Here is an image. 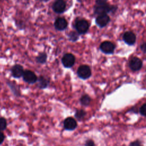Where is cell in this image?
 Wrapping results in <instances>:
<instances>
[{"instance_id":"6da1fadb","label":"cell","mask_w":146,"mask_h":146,"mask_svg":"<svg viewBox=\"0 0 146 146\" xmlns=\"http://www.w3.org/2000/svg\"><path fill=\"white\" fill-rule=\"evenodd\" d=\"M117 6L116 5H111L107 3L102 5H95L94 6V14L95 15H98L102 14L114 13L116 11Z\"/></svg>"},{"instance_id":"7a4b0ae2","label":"cell","mask_w":146,"mask_h":146,"mask_svg":"<svg viewBox=\"0 0 146 146\" xmlns=\"http://www.w3.org/2000/svg\"><path fill=\"white\" fill-rule=\"evenodd\" d=\"M89 27L88 22L84 19H79L75 21V28L79 34H86L88 31Z\"/></svg>"},{"instance_id":"3957f363","label":"cell","mask_w":146,"mask_h":146,"mask_svg":"<svg viewBox=\"0 0 146 146\" xmlns=\"http://www.w3.org/2000/svg\"><path fill=\"white\" fill-rule=\"evenodd\" d=\"M116 46L112 42L106 40L103 42L100 45V50L106 54H112L114 52Z\"/></svg>"},{"instance_id":"277c9868","label":"cell","mask_w":146,"mask_h":146,"mask_svg":"<svg viewBox=\"0 0 146 146\" xmlns=\"http://www.w3.org/2000/svg\"><path fill=\"white\" fill-rule=\"evenodd\" d=\"M77 75L82 79H88L91 75V70L87 65H81L77 70Z\"/></svg>"},{"instance_id":"5b68a950","label":"cell","mask_w":146,"mask_h":146,"mask_svg":"<svg viewBox=\"0 0 146 146\" xmlns=\"http://www.w3.org/2000/svg\"><path fill=\"white\" fill-rule=\"evenodd\" d=\"M61 62L64 67L71 68L74 65L75 62V57L72 54L67 53L63 56L61 59Z\"/></svg>"},{"instance_id":"8992f818","label":"cell","mask_w":146,"mask_h":146,"mask_svg":"<svg viewBox=\"0 0 146 146\" xmlns=\"http://www.w3.org/2000/svg\"><path fill=\"white\" fill-rule=\"evenodd\" d=\"M66 8V2L64 0H55L52 5V9L57 14L64 12Z\"/></svg>"},{"instance_id":"52a82bcc","label":"cell","mask_w":146,"mask_h":146,"mask_svg":"<svg viewBox=\"0 0 146 146\" xmlns=\"http://www.w3.org/2000/svg\"><path fill=\"white\" fill-rule=\"evenodd\" d=\"M110 17L108 14H102L97 15L95 19V23L100 28L106 27L110 22Z\"/></svg>"},{"instance_id":"ba28073f","label":"cell","mask_w":146,"mask_h":146,"mask_svg":"<svg viewBox=\"0 0 146 146\" xmlns=\"http://www.w3.org/2000/svg\"><path fill=\"white\" fill-rule=\"evenodd\" d=\"M129 67L133 71H137L143 67V62L138 57H133L129 62Z\"/></svg>"},{"instance_id":"9c48e42d","label":"cell","mask_w":146,"mask_h":146,"mask_svg":"<svg viewBox=\"0 0 146 146\" xmlns=\"http://www.w3.org/2000/svg\"><path fill=\"white\" fill-rule=\"evenodd\" d=\"M123 39L129 46H133L136 40V35L131 31H125L123 35Z\"/></svg>"},{"instance_id":"30bf717a","label":"cell","mask_w":146,"mask_h":146,"mask_svg":"<svg viewBox=\"0 0 146 146\" xmlns=\"http://www.w3.org/2000/svg\"><path fill=\"white\" fill-rule=\"evenodd\" d=\"M22 76L23 80L30 84H33L38 80V78L35 74L30 70L24 71Z\"/></svg>"},{"instance_id":"8fae6325","label":"cell","mask_w":146,"mask_h":146,"mask_svg":"<svg viewBox=\"0 0 146 146\" xmlns=\"http://www.w3.org/2000/svg\"><path fill=\"white\" fill-rule=\"evenodd\" d=\"M63 125L65 129L67 131H72L76 128L77 123L75 119L73 117H68L64 120Z\"/></svg>"},{"instance_id":"7c38bea8","label":"cell","mask_w":146,"mask_h":146,"mask_svg":"<svg viewBox=\"0 0 146 146\" xmlns=\"http://www.w3.org/2000/svg\"><path fill=\"white\" fill-rule=\"evenodd\" d=\"M68 26L67 20L63 17H59L56 18L54 22V27L56 30L59 31L64 30Z\"/></svg>"},{"instance_id":"4fadbf2b","label":"cell","mask_w":146,"mask_h":146,"mask_svg":"<svg viewBox=\"0 0 146 146\" xmlns=\"http://www.w3.org/2000/svg\"><path fill=\"white\" fill-rule=\"evenodd\" d=\"M11 75L14 78H19L23 76L24 70L23 67L21 65L16 64L11 67Z\"/></svg>"},{"instance_id":"5bb4252c","label":"cell","mask_w":146,"mask_h":146,"mask_svg":"<svg viewBox=\"0 0 146 146\" xmlns=\"http://www.w3.org/2000/svg\"><path fill=\"white\" fill-rule=\"evenodd\" d=\"M38 87L41 89H44L47 87L49 84V81L48 79L45 78L43 76H40L39 79H38Z\"/></svg>"},{"instance_id":"9a60e30c","label":"cell","mask_w":146,"mask_h":146,"mask_svg":"<svg viewBox=\"0 0 146 146\" xmlns=\"http://www.w3.org/2000/svg\"><path fill=\"white\" fill-rule=\"evenodd\" d=\"M91 102V99L88 95H83L80 99V103L84 106H88Z\"/></svg>"},{"instance_id":"2e32d148","label":"cell","mask_w":146,"mask_h":146,"mask_svg":"<svg viewBox=\"0 0 146 146\" xmlns=\"http://www.w3.org/2000/svg\"><path fill=\"white\" fill-rule=\"evenodd\" d=\"M47 56L45 52H40L36 57V61L38 63L44 64L47 60Z\"/></svg>"},{"instance_id":"e0dca14e","label":"cell","mask_w":146,"mask_h":146,"mask_svg":"<svg viewBox=\"0 0 146 146\" xmlns=\"http://www.w3.org/2000/svg\"><path fill=\"white\" fill-rule=\"evenodd\" d=\"M86 115V112L82 110H76L75 113V117L78 120H82Z\"/></svg>"},{"instance_id":"ac0fdd59","label":"cell","mask_w":146,"mask_h":146,"mask_svg":"<svg viewBox=\"0 0 146 146\" xmlns=\"http://www.w3.org/2000/svg\"><path fill=\"white\" fill-rule=\"evenodd\" d=\"M79 34L76 31H70L68 34L70 40L71 42H76L79 39Z\"/></svg>"},{"instance_id":"d6986e66","label":"cell","mask_w":146,"mask_h":146,"mask_svg":"<svg viewBox=\"0 0 146 146\" xmlns=\"http://www.w3.org/2000/svg\"><path fill=\"white\" fill-rule=\"evenodd\" d=\"M7 126L6 120L4 117H0V131H3Z\"/></svg>"},{"instance_id":"ffe728a7","label":"cell","mask_w":146,"mask_h":146,"mask_svg":"<svg viewBox=\"0 0 146 146\" xmlns=\"http://www.w3.org/2000/svg\"><path fill=\"white\" fill-rule=\"evenodd\" d=\"M140 113L144 116H146V103L143 104L139 108Z\"/></svg>"},{"instance_id":"44dd1931","label":"cell","mask_w":146,"mask_h":146,"mask_svg":"<svg viewBox=\"0 0 146 146\" xmlns=\"http://www.w3.org/2000/svg\"><path fill=\"white\" fill-rule=\"evenodd\" d=\"M141 144V142L139 140H135L134 141L131 142L129 144V145H132V146H139Z\"/></svg>"},{"instance_id":"7402d4cb","label":"cell","mask_w":146,"mask_h":146,"mask_svg":"<svg viewBox=\"0 0 146 146\" xmlns=\"http://www.w3.org/2000/svg\"><path fill=\"white\" fill-rule=\"evenodd\" d=\"M108 0H95V5H102L107 3Z\"/></svg>"},{"instance_id":"603a6c76","label":"cell","mask_w":146,"mask_h":146,"mask_svg":"<svg viewBox=\"0 0 146 146\" xmlns=\"http://www.w3.org/2000/svg\"><path fill=\"white\" fill-rule=\"evenodd\" d=\"M85 145H87V146H94V145H95V143H94L93 140H87L86 141Z\"/></svg>"},{"instance_id":"cb8c5ba5","label":"cell","mask_w":146,"mask_h":146,"mask_svg":"<svg viewBox=\"0 0 146 146\" xmlns=\"http://www.w3.org/2000/svg\"><path fill=\"white\" fill-rule=\"evenodd\" d=\"M140 49L143 52L146 53V42H144L140 45Z\"/></svg>"},{"instance_id":"d4e9b609","label":"cell","mask_w":146,"mask_h":146,"mask_svg":"<svg viewBox=\"0 0 146 146\" xmlns=\"http://www.w3.org/2000/svg\"><path fill=\"white\" fill-rule=\"evenodd\" d=\"M5 139V135L3 134V132H1V131H0V144H1Z\"/></svg>"},{"instance_id":"484cf974","label":"cell","mask_w":146,"mask_h":146,"mask_svg":"<svg viewBox=\"0 0 146 146\" xmlns=\"http://www.w3.org/2000/svg\"><path fill=\"white\" fill-rule=\"evenodd\" d=\"M39 1H41V2H47V1H48L49 0H39Z\"/></svg>"}]
</instances>
